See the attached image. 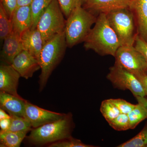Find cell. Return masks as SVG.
<instances>
[{
	"mask_svg": "<svg viewBox=\"0 0 147 147\" xmlns=\"http://www.w3.org/2000/svg\"><path fill=\"white\" fill-rule=\"evenodd\" d=\"M86 50H92L101 56L115 57L121 46L117 36L108 23L106 14L100 13L97 17L94 26L84 41Z\"/></svg>",
	"mask_w": 147,
	"mask_h": 147,
	"instance_id": "1",
	"label": "cell"
},
{
	"mask_svg": "<svg viewBox=\"0 0 147 147\" xmlns=\"http://www.w3.org/2000/svg\"><path fill=\"white\" fill-rule=\"evenodd\" d=\"M74 127L72 115L68 113L60 119L32 129L26 138L29 144L34 146L49 145L71 137Z\"/></svg>",
	"mask_w": 147,
	"mask_h": 147,
	"instance_id": "2",
	"label": "cell"
},
{
	"mask_svg": "<svg viewBox=\"0 0 147 147\" xmlns=\"http://www.w3.org/2000/svg\"><path fill=\"white\" fill-rule=\"evenodd\" d=\"M64 32L45 43L40 54L39 62V90L45 88L53 70L62 59L67 47Z\"/></svg>",
	"mask_w": 147,
	"mask_h": 147,
	"instance_id": "3",
	"label": "cell"
},
{
	"mask_svg": "<svg viewBox=\"0 0 147 147\" xmlns=\"http://www.w3.org/2000/svg\"><path fill=\"white\" fill-rule=\"evenodd\" d=\"M67 18L64 33L67 47L71 48L84 42L97 16L81 6L72 11Z\"/></svg>",
	"mask_w": 147,
	"mask_h": 147,
	"instance_id": "4",
	"label": "cell"
},
{
	"mask_svg": "<svg viewBox=\"0 0 147 147\" xmlns=\"http://www.w3.org/2000/svg\"><path fill=\"white\" fill-rule=\"evenodd\" d=\"M105 14L108 23L117 36L121 46L134 45L138 34L132 11L129 8L119 9Z\"/></svg>",
	"mask_w": 147,
	"mask_h": 147,
	"instance_id": "5",
	"label": "cell"
},
{
	"mask_svg": "<svg viewBox=\"0 0 147 147\" xmlns=\"http://www.w3.org/2000/svg\"><path fill=\"white\" fill-rule=\"evenodd\" d=\"M64 16L58 0H53L42 13L37 26L44 45L64 32L66 23Z\"/></svg>",
	"mask_w": 147,
	"mask_h": 147,
	"instance_id": "6",
	"label": "cell"
},
{
	"mask_svg": "<svg viewBox=\"0 0 147 147\" xmlns=\"http://www.w3.org/2000/svg\"><path fill=\"white\" fill-rule=\"evenodd\" d=\"M107 78L113 86L121 90H129L134 97L146 96L142 84L135 75L115 64L110 67Z\"/></svg>",
	"mask_w": 147,
	"mask_h": 147,
	"instance_id": "7",
	"label": "cell"
},
{
	"mask_svg": "<svg viewBox=\"0 0 147 147\" xmlns=\"http://www.w3.org/2000/svg\"><path fill=\"white\" fill-rule=\"evenodd\" d=\"M115 64L135 75L147 70V62L134 45H121L116 52Z\"/></svg>",
	"mask_w": 147,
	"mask_h": 147,
	"instance_id": "8",
	"label": "cell"
},
{
	"mask_svg": "<svg viewBox=\"0 0 147 147\" xmlns=\"http://www.w3.org/2000/svg\"><path fill=\"white\" fill-rule=\"evenodd\" d=\"M64 113H56L45 110L26 100L25 118L30 122L32 128L60 119L65 116Z\"/></svg>",
	"mask_w": 147,
	"mask_h": 147,
	"instance_id": "9",
	"label": "cell"
},
{
	"mask_svg": "<svg viewBox=\"0 0 147 147\" xmlns=\"http://www.w3.org/2000/svg\"><path fill=\"white\" fill-rule=\"evenodd\" d=\"M132 0H86L83 7L97 16L111 11L122 8H129Z\"/></svg>",
	"mask_w": 147,
	"mask_h": 147,
	"instance_id": "10",
	"label": "cell"
},
{
	"mask_svg": "<svg viewBox=\"0 0 147 147\" xmlns=\"http://www.w3.org/2000/svg\"><path fill=\"white\" fill-rule=\"evenodd\" d=\"M11 65L21 77L26 79L31 78L40 69L39 61L25 50L16 56Z\"/></svg>",
	"mask_w": 147,
	"mask_h": 147,
	"instance_id": "11",
	"label": "cell"
},
{
	"mask_svg": "<svg viewBox=\"0 0 147 147\" xmlns=\"http://www.w3.org/2000/svg\"><path fill=\"white\" fill-rule=\"evenodd\" d=\"M20 74L11 65L0 66V92L21 97L17 92Z\"/></svg>",
	"mask_w": 147,
	"mask_h": 147,
	"instance_id": "12",
	"label": "cell"
},
{
	"mask_svg": "<svg viewBox=\"0 0 147 147\" xmlns=\"http://www.w3.org/2000/svg\"><path fill=\"white\" fill-rule=\"evenodd\" d=\"M21 36L24 50L28 52L39 62L44 43L39 30L37 28L30 29L24 32Z\"/></svg>",
	"mask_w": 147,
	"mask_h": 147,
	"instance_id": "13",
	"label": "cell"
},
{
	"mask_svg": "<svg viewBox=\"0 0 147 147\" xmlns=\"http://www.w3.org/2000/svg\"><path fill=\"white\" fill-rule=\"evenodd\" d=\"M3 40L1 60L6 64L11 65L16 56L24 50L21 36L12 32Z\"/></svg>",
	"mask_w": 147,
	"mask_h": 147,
	"instance_id": "14",
	"label": "cell"
},
{
	"mask_svg": "<svg viewBox=\"0 0 147 147\" xmlns=\"http://www.w3.org/2000/svg\"><path fill=\"white\" fill-rule=\"evenodd\" d=\"M129 9L134 13L137 34L147 43V0H132Z\"/></svg>",
	"mask_w": 147,
	"mask_h": 147,
	"instance_id": "15",
	"label": "cell"
},
{
	"mask_svg": "<svg viewBox=\"0 0 147 147\" xmlns=\"http://www.w3.org/2000/svg\"><path fill=\"white\" fill-rule=\"evenodd\" d=\"M13 32L20 36L32 26V15L30 5L16 7L11 19Z\"/></svg>",
	"mask_w": 147,
	"mask_h": 147,
	"instance_id": "16",
	"label": "cell"
},
{
	"mask_svg": "<svg viewBox=\"0 0 147 147\" xmlns=\"http://www.w3.org/2000/svg\"><path fill=\"white\" fill-rule=\"evenodd\" d=\"M26 101L21 97L0 92V107L10 116L25 117Z\"/></svg>",
	"mask_w": 147,
	"mask_h": 147,
	"instance_id": "17",
	"label": "cell"
},
{
	"mask_svg": "<svg viewBox=\"0 0 147 147\" xmlns=\"http://www.w3.org/2000/svg\"><path fill=\"white\" fill-rule=\"evenodd\" d=\"M28 132L0 131V147H19Z\"/></svg>",
	"mask_w": 147,
	"mask_h": 147,
	"instance_id": "18",
	"label": "cell"
},
{
	"mask_svg": "<svg viewBox=\"0 0 147 147\" xmlns=\"http://www.w3.org/2000/svg\"><path fill=\"white\" fill-rule=\"evenodd\" d=\"M53 0H33L30 5L32 26L30 29L36 28L40 16Z\"/></svg>",
	"mask_w": 147,
	"mask_h": 147,
	"instance_id": "19",
	"label": "cell"
},
{
	"mask_svg": "<svg viewBox=\"0 0 147 147\" xmlns=\"http://www.w3.org/2000/svg\"><path fill=\"white\" fill-rule=\"evenodd\" d=\"M130 129H134L141 122L147 119V112L141 103L136 104L135 108L127 114Z\"/></svg>",
	"mask_w": 147,
	"mask_h": 147,
	"instance_id": "20",
	"label": "cell"
},
{
	"mask_svg": "<svg viewBox=\"0 0 147 147\" xmlns=\"http://www.w3.org/2000/svg\"><path fill=\"white\" fill-rule=\"evenodd\" d=\"M9 128L5 131L12 132H28L32 129L31 124L26 118L11 116Z\"/></svg>",
	"mask_w": 147,
	"mask_h": 147,
	"instance_id": "21",
	"label": "cell"
},
{
	"mask_svg": "<svg viewBox=\"0 0 147 147\" xmlns=\"http://www.w3.org/2000/svg\"><path fill=\"white\" fill-rule=\"evenodd\" d=\"M100 111L105 120L110 123L121 114L120 111L110 99L103 100L100 107Z\"/></svg>",
	"mask_w": 147,
	"mask_h": 147,
	"instance_id": "22",
	"label": "cell"
},
{
	"mask_svg": "<svg viewBox=\"0 0 147 147\" xmlns=\"http://www.w3.org/2000/svg\"><path fill=\"white\" fill-rule=\"evenodd\" d=\"M118 147H147V122L137 135L117 146Z\"/></svg>",
	"mask_w": 147,
	"mask_h": 147,
	"instance_id": "23",
	"label": "cell"
},
{
	"mask_svg": "<svg viewBox=\"0 0 147 147\" xmlns=\"http://www.w3.org/2000/svg\"><path fill=\"white\" fill-rule=\"evenodd\" d=\"M13 32L11 19L7 15L1 5L0 4V38L2 40Z\"/></svg>",
	"mask_w": 147,
	"mask_h": 147,
	"instance_id": "24",
	"label": "cell"
},
{
	"mask_svg": "<svg viewBox=\"0 0 147 147\" xmlns=\"http://www.w3.org/2000/svg\"><path fill=\"white\" fill-rule=\"evenodd\" d=\"M61 9L66 18L69 16L72 11L79 7L83 6L86 0H58Z\"/></svg>",
	"mask_w": 147,
	"mask_h": 147,
	"instance_id": "25",
	"label": "cell"
},
{
	"mask_svg": "<svg viewBox=\"0 0 147 147\" xmlns=\"http://www.w3.org/2000/svg\"><path fill=\"white\" fill-rule=\"evenodd\" d=\"M49 147H94L92 145L86 144L79 139L72 137L60 140L48 145Z\"/></svg>",
	"mask_w": 147,
	"mask_h": 147,
	"instance_id": "26",
	"label": "cell"
},
{
	"mask_svg": "<svg viewBox=\"0 0 147 147\" xmlns=\"http://www.w3.org/2000/svg\"><path fill=\"white\" fill-rule=\"evenodd\" d=\"M109 124L112 128L117 131H125L130 129L127 114L121 113Z\"/></svg>",
	"mask_w": 147,
	"mask_h": 147,
	"instance_id": "27",
	"label": "cell"
},
{
	"mask_svg": "<svg viewBox=\"0 0 147 147\" xmlns=\"http://www.w3.org/2000/svg\"><path fill=\"white\" fill-rule=\"evenodd\" d=\"M110 100L118 108L121 113L123 114H128L136 105L120 98L110 99Z\"/></svg>",
	"mask_w": 147,
	"mask_h": 147,
	"instance_id": "28",
	"label": "cell"
},
{
	"mask_svg": "<svg viewBox=\"0 0 147 147\" xmlns=\"http://www.w3.org/2000/svg\"><path fill=\"white\" fill-rule=\"evenodd\" d=\"M9 19L17 7V0H1V4Z\"/></svg>",
	"mask_w": 147,
	"mask_h": 147,
	"instance_id": "29",
	"label": "cell"
},
{
	"mask_svg": "<svg viewBox=\"0 0 147 147\" xmlns=\"http://www.w3.org/2000/svg\"><path fill=\"white\" fill-rule=\"evenodd\" d=\"M134 46L145 57L147 62V43L137 35Z\"/></svg>",
	"mask_w": 147,
	"mask_h": 147,
	"instance_id": "30",
	"label": "cell"
},
{
	"mask_svg": "<svg viewBox=\"0 0 147 147\" xmlns=\"http://www.w3.org/2000/svg\"><path fill=\"white\" fill-rule=\"evenodd\" d=\"M135 76L142 84L144 90L146 95L147 96V70L143 71L141 73L135 74Z\"/></svg>",
	"mask_w": 147,
	"mask_h": 147,
	"instance_id": "31",
	"label": "cell"
},
{
	"mask_svg": "<svg viewBox=\"0 0 147 147\" xmlns=\"http://www.w3.org/2000/svg\"><path fill=\"white\" fill-rule=\"evenodd\" d=\"M10 118L0 120V127L1 131H5L8 129L11 124Z\"/></svg>",
	"mask_w": 147,
	"mask_h": 147,
	"instance_id": "32",
	"label": "cell"
},
{
	"mask_svg": "<svg viewBox=\"0 0 147 147\" xmlns=\"http://www.w3.org/2000/svg\"><path fill=\"white\" fill-rule=\"evenodd\" d=\"M138 103H141L144 107L147 112V98L146 96H138L135 97Z\"/></svg>",
	"mask_w": 147,
	"mask_h": 147,
	"instance_id": "33",
	"label": "cell"
},
{
	"mask_svg": "<svg viewBox=\"0 0 147 147\" xmlns=\"http://www.w3.org/2000/svg\"><path fill=\"white\" fill-rule=\"evenodd\" d=\"M33 0H17V7L30 5Z\"/></svg>",
	"mask_w": 147,
	"mask_h": 147,
	"instance_id": "34",
	"label": "cell"
},
{
	"mask_svg": "<svg viewBox=\"0 0 147 147\" xmlns=\"http://www.w3.org/2000/svg\"><path fill=\"white\" fill-rule=\"evenodd\" d=\"M6 113L5 111L1 108L0 109V120L3 119L10 118L11 116Z\"/></svg>",
	"mask_w": 147,
	"mask_h": 147,
	"instance_id": "35",
	"label": "cell"
}]
</instances>
